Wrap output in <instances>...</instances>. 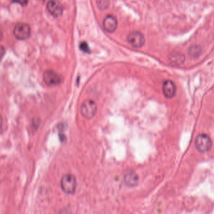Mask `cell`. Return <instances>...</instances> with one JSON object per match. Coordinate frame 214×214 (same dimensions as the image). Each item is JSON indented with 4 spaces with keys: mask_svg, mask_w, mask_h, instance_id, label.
<instances>
[{
    "mask_svg": "<svg viewBox=\"0 0 214 214\" xmlns=\"http://www.w3.org/2000/svg\"><path fill=\"white\" fill-rule=\"evenodd\" d=\"M170 60L173 64L180 65V64L184 62L185 56L181 53H173L172 55L170 56Z\"/></svg>",
    "mask_w": 214,
    "mask_h": 214,
    "instance_id": "11",
    "label": "cell"
},
{
    "mask_svg": "<svg viewBox=\"0 0 214 214\" xmlns=\"http://www.w3.org/2000/svg\"><path fill=\"white\" fill-rule=\"evenodd\" d=\"M97 110L96 103L92 100H87L83 102L80 107V113L86 119H91L96 115Z\"/></svg>",
    "mask_w": 214,
    "mask_h": 214,
    "instance_id": "2",
    "label": "cell"
},
{
    "mask_svg": "<svg viewBox=\"0 0 214 214\" xmlns=\"http://www.w3.org/2000/svg\"><path fill=\"white\" fill-rule=\"evenodd\" d=\"M49 12L55 17L60 16L63 11V7L58 0H49L47 5Z\"/></svg>",
    "mask_w": 214,
    "mask_h": 214,
    "instance_id": "7",
    "label": "cell"
},
{
    "mask_svg": "<svg viewBox=\"0 0 214 214\" xmlns=\"http://www.w3.org/2000/svg\"><path fill=\"white\" fill-rule=\"evenodd\" d=\"M104 28L109 33L114 32L118 27V21L115 16L113 15H108L103 21Z\"/></svg>",
    "mask_w": 214,
    "mask_h": 214,
    "instance_id": "9",
    "label": "cell"
},
{
    "mask_svg": "<svg viewBox=\"0 0 214 214\" xmlns=\"http://www.w3.org/2000/svg\"><path fill=\"white\" fill-rule=\"evenodd\" d=\"M124 180L127 186L130 187H134L138 183L139 177L134 171H129L125 174Z\"/></svg>",
    "mask_w": 214,
    "mask_h": 214,
    "instance_id": "10",
    "label": "cell"
},
{
    "mask_svg": "<svg viewBox=\"0 0 214 214\" xmlns=\"http://www.w3.org/2000/svg\"><path fill=\"white\" fill-rule=\"evenodd\" d=\"M60 185L62 190L67 194L75 193L77 188V180L74 175L66 174L63 175L60 181Z\"/></svg>",
    "mask_w": 214,
    "mask_h": 214,
    "instance_id": "1",
    "label": "cell"
},
{
    "mask_svg": "<svg viewBox=\"0 0 214 214\" xmlns=\"http://www.w3.org/2000/svg\"><path fill=\"white\" fill-rule=\"evenodd\" d=\"M127 40V42L135 48H141L145 43L144 35L137 31H132L128 35Z\"/></svg>",
    "mask_w": 214,
    "mask_h": 214,
    "instance_id": "6",
    "label": "cell"
},
{
    "mask_svg": "<svg viewBox=\"0 0 214 214\" xmlns=\"http://www.w3.org/2000/svg\"><path fill=\"white\" fill-rule=\"evenodd\" d=\"M202 52V48L200 47L197 46V45H194L192 46L190 49H189V53L190 55L193 57H196L200 55V54Z\"/></svg>",
    "mask_w": 214,
    "mask_h": 214,
    "instance_id": "12",
    "label": "cell"
},
{
    "mask_svg": "<svg viewBox=\"0 0 214 214\" xmlns=\"http://www.w3.org/2000/svg\"><path fill=\"white\" fill-rule=\"evenodd\" d=\"M97 5L99 9L104 10L109 6L110 0H97Z\"/></svg>",
    "mask_w": 214,
    "mask_h": 214,
    "instance_id": "13",
    "label": "cell"
},
{
    "mask_svg": "<svg viewBox=\"0 0 214 214\" xmlns=\"http://www.w3.org/2000/svg\"><path fill=\"white\" fill-rule=\"evenodd\" d=\"M13 2L19 3L22 6H25L28 3V0H13Z\"/></svg>",
    "mask_w": 214,
    "mask_h": 214,
    "instance_id": "15",
    "label": "cell"
},
{
    "mask_svg": "<svg viewBox=\"0 0 214 214\" xmlns=\"http://www.w3.org/2000/svg\"><path fill=\"white\" fill-rule=\"evenodd\" d=\"M163 94L167 98H172L177 92V87L172 80H167L163 84Z\"/></svg>",
    "mask_w": 214,
    "mask_h": 214,
    "instance_id": "8",
    "label": "cell"
},
{
    "mask_svg": "<svg viewBox=\"0 0 214 214\" xmlns=\"http://www.w3.org/2000/svg\"><path fill=\"white\" fill-rule=\"evenodd\" d=\"M43 79L49 87H54L60 85L63 81L62 76L54 70H47L44 72Z\"/></svg>",
    "mask_w": 214,
    "mask_h": 214,
    "instance_id": "3",
    "label": "cell"
},
{
    "mask_svg": "<svg viewBox=\"0 0 214 214\" xmlns=\"http://www.w3.org/2000/svg\"><path fill=\"white\" fill-rule=\"evenodd\" d=\"M195 146L200 152H207L210 150L212 146V141L209 136L206 134H200L195 140Z\"/></svg>",
    "mask_w": 214,
    "mask_h": 214,
    "instance_id": "4",
    "label": "cell"
},
{
    "mask_svg": "<svg viewBox=\"0 0 214 214\" xmlns=\"http://www.w3.org/2000/svg\"><path fill=\"white\" fill-rule=\"evenodd\" d=\"M13 34L18 39H27L30 37L31 34L30 27L28 24L26 23H18L14 28Z\"/></svg>",
    "mask_w": 214,
    "mask_h": 214,
    "instance_id": "5",
    "label": "cell"
},
{
    "mask_svg": "<svg viewBox=\"0 0 214 214\" xmlns=\"http://www.w3.org/2000/svg\"><path fill=\"white\" fill-rule=\"evenodd\" d=\"M80 49L82 51H83L84 53H89V51H90V49H89L88 44L86 42H85V41H83V42L80 43Z\"/></svg>",
    "mask_w": 214,
    "mask_h": 214,
    "instance_id": "14",
    "label": "cell"
}]
</instances>
